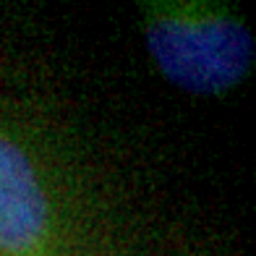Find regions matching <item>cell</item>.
Returning <instances> with one entry per match:
<instances>
[{"instance_id":"obj_1","label":"cell","mask_w":256,"mask_h":256,"mask_svg":"<svg viewBox=\"0 0 256 256\" xmlns=\"http://www.w3.org/2000/svg\"><path fill=\"white\" fill-rule=\"evenodd\" d=\"M138 21L154 71L191 97H225L254 71L246 18L212 0H142Z\"/></svg>"},{"instance_id":"obj_2","label":"cell","mask_w":256,"mask_h":256,"mask_svg":"<svg viewBox=\"0 0 256 256\" xmlns=\"http://www.w3.org/2000/svg\"><path fill=\"white\" fill-rule=\"evenodd\" d=\"M52 202L29 149L0 126V256H58Z\"/></svg>"}]
</instances>
